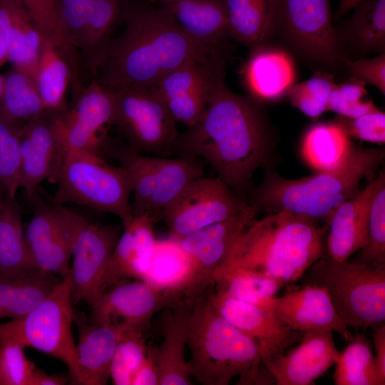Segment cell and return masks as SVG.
I'll list each match as a JSON object with an SVG mask.
<instances>
[{
	"instance_id": "cell-1",
	"label": "cell",
	"mask_w": 385,
	"mask_h": 385,
	"mask_svg": "<svg viewBox=\"0 0 385 385\" xmlns=\"http://www.w3.org/2000/svg\"><path fill=\"white\" fill-rule=\"evenodd\" d=\"M224 72L225 66L214 78L202 116L179 133L174 152L205 160L237 194L249 188L254 173L267 161L271 139L257 102L227 88Z\"/></svg>"
},
{
	"instance_id": "cell-2",
	"label": "cell",
	"mask_w": 385,
	"mask_h": 385,
	"mask_svg": "<svg viewBox=\"0 0 385 385\" xmlns=\"http://www.w3.org/2000/svg\"><path fill=\"white\" fill-rule=\"evenodd\" d=\"M123 20V30L109 42L91 78L111 93L152 89L185 63L207 61L221 54L190 37L161 7L125 9Z\"/></svg>"
},
{
	"instance_id": "cell-3",
	"label": "cell",
	"mask_w": 385,
	"mask_h": 385,
	"mask_svg": "<svg viewBox=\"0 0 385 385\" xmlns=\"http://www.w3.org/2000/svg\"><path fill=\"white\" fill-rule=\"evenodd\" d=\"M314 221L284 210L253 220L215 272L240 268L284 284L298 280L325 251L323 230Z\"/></svg>"
},
{
	"instance_id": "cell-4",
	"label": "cell",
	"mask_w": 385,
	"mask_h": 385,
	"mask_svg": "<svg viewBox=\"0 0 385 385\" xmlns=\"http://www.w3.org/2000/svg\"><path fill=\"white\" fill-rule=\"evenodd\" d=\"M187 346L190 376L200 384L227 385L235 376L241 385L274 382L256 344L218 312L208 294L190 309Z\"/></svg>"
},
{
	"instance_id": "cell-5",
	"label": "cell",
	"mask_w": 385,
	"mask_h": 385,
	"mask_svg": "<svg viewBox=\"0 0 385 385\" xmlns=\"http://www.w3.org/2000/svg\"><path fill=\"white\" fill-rule=\"evenodd\" d=\"M384 155V148L354 147L340 168L298 179H285L267 171L253 192L250 205L257 212L284 210L314 220H326L336 207L359 191L361 180L376 172Z\"/></svg>"
},
{
	"instance_id": "cell-6",
	"label": "cell",
	"mask_w": 385,
	"mask_h": 385,
	"mask_svg": "<svg viewBox=\"0 0 385 385\" xmlns=\"http://www.w3.org/2000/svg\"><path fill=\"white\" fill-rule=\"evenodd\" d=\"M103 151L117 160L129 176L133 216L148 213L158 221L161 211L191 181L204 175V165L199 158L140 154L120 140L109 137Z\"/></svg>"
},
{
	"instance_id": "cell-7",
	"label": "cell",
	"mask_w": 385,
	"mask_h": 385,
	"mask_svg": "<svg viewBox=\"0 0 385 385\" xmlns=\"http://www.w3.org/2000/svg\"><path fill=\"white\" fill-rule=\"evenodd\" d=\"M309 283L324 287L341 320L355 329L385 322V269L335 261L325 253L310 267Z\"/></svg>"
},
{
	"instance_id": "cell-8",
	"label": "cell",
	"mask_w": 385,
	"mask_h": 385,
	"mask_svg": "<svg viewBox=\"0 0 385 385\" xmlns=\"http://www.w3.org/2000/svg\"><path fill=\"white\" fill-rule=\"evenodd\" d=\"M71 274L63 277L53 292L28 314L0 324V337L18 340L62 361L74 384H83L77 348L72 333Z\"/></svg>"
},
{
	"instance_id": "cell-9",
	"label": "cell",
	"mask_w": 385,
	"mask_h": 385,
	"mask_svg": "<svg viewBox=\"0 0 385 385\" xmlns=\"http://www.w3.org/2000/svg\"><path fill=\"white\" fill-rule=\"evenodd\" d=\"M52 181L57 185L53 204L71 202L111 213L120 219L123 225L133 217L127 172L120 165H109L103 158L84 153L68 155Z\"/></svg>"
},
{
	"instance_id": "cell-10",
	"label": "cell",
	"mask_w": 385,
	"mask_h": 385,
	"mask_svg": "<svg viewBox=\"0 0 385 385\" xmlns=\"http://www.w3.org/2000/svg\"><path fill=\"white\" fill-rule=\"evenodd\" d=\"M112 93L113 126L125 144L140 154L170 156L179 135L177 122L155 92L129 88Z\"/></svg>"
},
{
	"instance_id": "cell-11",
	"label": "cell",
	"mask_w": 385,
	"mask_h": 385,
	"mask_svg": "<svg viewBox=\"0 0 385 385\" xmlns=\"http://www.w3.org/2000/svg\"><path fill=\"white\" fill-rule=\"evenodd\" d=\"M273 30L315 62L333 65L342 56L330 0H272Z\"/></svg>"
},
{
	"instance_id": "cell-12",
	"label": "cell",
	"mask_w": 385,
	"mask_h": 385,
	"mask_svg": "<svg viewBox=\"0 0 385 385\" xmlns=\"http://www.w3.org/2000/svg\"><path fill=\"white\" fill-rule=\"evenodd\" d=\"M248 205L219 177L191 181L159 215L170 237H181L242 212Z\"/></svg>"
},
{
	"instance_id": "cell-13",
	"label": "cell",
	"mask_w": 385,
	"mask_h": 385,
	"mask_svg": "<svg viewBox=\"0 0 385 385\" xmlns=\"http://www.w3.org/2000/svg\"><path fill=\"white\" fill-rule=\"evenodd\" d=\"M113 95L91 78L75 97L73 106L54 114V125L66 153L103 158L108 130L113 126Z\"/></svg>"
},
{
	"instance_id": "cell-14",
	"label": "cell",
	"mask_w": 385,
	"mask_h": 385,
	"mask_svg": "<svg viewBox=\"0 0 385 385\" xmlns=\"http://www.w3.org/2000/svg\"><path fill=\"white\" fill-rule=\"evenodd\" d=\"M123 225L91 223L78 217L70 268L73 302L90 304L101 293L103 277Z\"/></svg>"
},
{
	"instance_id": "cell-15",
	"label": "cell",
	"mask_w": 385,
	"mask_h": 385,
	"mask_svg": "<svg viewBox=\"0 0 385 385\" xmlns=\"http://www.w3.org/2000/svg\"><path fill=\"white\" fill-rule=\"evenodd\" d=\"M79 214L63 205L40 204L24 230L26 243L37 268L65 277Z\"/></svg>"
},
{
	"instance_id": "cell-16",
	"label": "cell",
	"mask_w": 385,
	"mask_h": 385,
	"mask_svg": "<svg viewBox=\"0 0 385 385\" xmlns=\"http://www.w3.org/2000/svg\"><path fill=\"white\" fill-rule=\"evenodd\" d=\"M257 212L252 205H248L235 216L179 239L192 266L190 289L191 300H196L207 287L213 284L216 270L238 236L255 219Z\"/></svg>"
},
{
	"instance_id": "cell-17",
	"label": "cell",
	"mask_w": 385,
	"mask_h": 385,
	"mask_svg": "<svg viewBox=\"0 0 385 385\" xmlns=\"http://www.w3.org/2000/svg\"><path fill=\"white\" fill-rule=\"evenodd\" d=\"M223 66L222 53L207 61H189L171 71L152 89L176 122L190 128L202 116L214 78Z\"/></svg>"
},
{
	"instance_id": "cell-18",
	"label": "cell",
	"mask_w": 385,
	"mask_h": 385,
	"mask_svg": "<svg viewBox=\"0 0 385 385\" xmlns=\"http://www.w3.org/2000/svg\"><path fill=\"white\" fill-rule=\"evenodd\" d=\"M178 303L170 292L143 280L122 282L101 292L89 304L88 320L94 324L124 323L147 329L156 312L173 309Z\"/></svg>"
},
{
	"instance_id": "cell-19",
	"label": "cell",
	"mask_w": 385,
	"mask_h": 385,
	"mask_svg": "<svg viewBox=\"0 0 385 385\" xmlns=\"http://www.w3.org/2000/svg\"><path fill=\"white\" fill-rule=\"evenodd\" d=\"M210 302L230 323L256 344L262 363L274 359L298 343L304 334L290 328L272 312L232 298L216 290Z\"/></svg>"
},
{
	"instance_id": "cell-20",
	"label": "cell",
	"mask_w": 385,
	"mask_h": 385,
	"mask_svg": "<svg viewBox=\"0 0 385 385\" xmlns=\"http://www.w3.org/2000/svg\"><path fill=\"white\" fill-rule=\"evenodd\" d=\"M54 114L46 111L22 127L20 188L30 199L36 196V189L44 180H53L66 159Z\"/></svg>"
},
{
	"instance_id": "cell-21",
	"label": "cell",
	"mask_w": 385,
	"mask_h": 385,
	"mask_svg": "<svg viewBox=\"0 0 385 385\" xmlns=\"http://www.w3.org/2000/svg\"><path fill=\"white\" fill-rule=\"evenodd\" d=\"M339 352L332 331L311 329L298 345L263 364L277 385H312L335 364Z\"/></svg>"
},
{
	"instance_id": "cell-22",
	"label": "cell",
	"mask_w": 385,
	"mask_h": 385,
	"mask_svg": "<svg viewBox=\"0 0 385 385\" xmlns=\"http://www.w3.org/2000/svg\"><path fill=\"white\" fill-rule=\"evenodd\" d=\"M384 181L382 170L363 190L340 204L328 216L325 253L332 260H346L366 245L372 201Z\"/></svg>"
},
{
	"instance_id": "cell-23",
	"label": "cell",
	"mask_w": 385,
	"mask_h": 385,
	"mask_svg": "<svg viewBox=\"0 0 385 385\" xmlns=\"http://www.w3.org/2000/svg\"><path fill=\"white\" fill-rule=\"evenodd\" d=\"M266 309L294 330L325 329L336 332L346 341L353 334L337 314L326 289L309 283L281 297H272Z\"/></svg>"
},
{
	"instance_id": "cell-24",
	"label": "cell",
	"mask_w": 385,
	"mask_h": 385,
	"mask_svg": "<svg viewBox=\"0 0 385 385\" xmlns=\"http://www.w3.org/2000/svg\"><path fill=\"white\" fill-rule=\"evenodd\" d=\"M155 222L152 215L144 213L134 215L123 225L103 277L101 292L126 279H143L157 241L153 229Z\"/></svg>"
},
{
	"instance_id": "cell-25",
	"label": "cell",
	"mask_w": 385,
	"mask_h": 385,
	"mask_svg": "<svg viewBox=\"0 0 385 385\" xmlns=\"http://www.w3.org/2000/svg\"><path fill=\"white\" fill-rule=\"evenodd\" d=\"M73 323L78 330L76 348L83 385L106 384L116 346L124 331L135 325L94 324L88 322L83 313L76 310H74Z\"/></svg>"
},
{
	"instance_id": "cell-26",
	"label": "cell",
	"mask_w": 385,
	"mask_h": 385,
	"mask_svg": "<svg viewBox=\"0 0 385 385\" xmlns=\"http://www.w3.org/2000/svg\"><path fill=\"white\" fill-rule=\"evenodd\" d=\"M163 8L192 39L215 50L229 36L223 0H160Z\"/></svg>"
},
{
	"instance_id": "cell-27",
	"label": "cell",
	"mask_w": 385,
	"mask_h": 385,
	"mask_svg": "<svg viewBox=\"0 0 385 385\" xmlns=\"http://www.w3.org/2000/svg\"><path fill=\"white\" fill-rule=\"evenodd\" d=\"M244 76L255 99L274 101L287 95L294 85V64L286 51L262 44L253 48Z\"/></svg>"
},
{
	"instance_id": "cell-28",
	"label": "cell",
	"mask_w": 385,
	"mask_h": 385,
	"mask_svg": "<svg viewBox=\"0 0 385 385\" xmlns=\"http://www.w3.org/2000/svg\"><path fill=\"white\" fill-rule=\"evenodd\" d=\"M351 139L336 120L314 124L302 136L301 158L314 173L336 170L347 162L354 150Z\"/></svg>"
},
{
	"instance_id": "cell-29",
	"label": "cell",
	"mask_w": 385,
	"mask_h": 385,
	"mask_svg": "<svg viewBox=\"0 0 385 385\" xmlns=\"http://www.w3.org/2000/svg\"><path fill=\"white\" fill-rule=\"evenodd\" d=\"M192 266L179 239L170 237L156 241L143 281L173 294L179 302H190Z\"/></svg>"
},
{
	"instance_id": "cell-30",
	"label": "cell",
	"mask_w": 385,
	"mask_h": 385,
	"mask_svg": "<svg viewBox=\"0 0 385 385\" xmlns=\"http://www.w3.org/2000/svg\"><path fill=\"white\" fill-rule=\"evenodd\" d=\"M56 274L39 270L0 274V319L21 317L42 302L59 283Z\"/></svg>"
},
{
	"instance_id": "cell-31",
	"label": "cell",
	"mask_w": 385,
	"mask_h": 385,
	"mask_svg": "<svg viewBox=\"0 0 385 385\" xmlns=\"http://www.w3.org/2000/svg\"><path fill=\"white\" fill-rule=\"evenodd\" d=\"M193 303L180 302L173 308L165 338L156 349L159 385H192L188 361V319Z\"/></svg>"
},
{
	"instance_id": "cell-32",
	"label": "cell",
	"mask_w": 385,
	"mask_h": 385,
	"mask_svg": "<svg viewBox=\"0 0 385 385\" xmlns=\"http://www.w3.org/2000/svg\"><path fill=\"white\" fill-rule=\"evenodd\" d=\"M125 11L122 0H93L79 49L82 68L92 77Z\"/></svg>"
},
{
	"instance_id": "cell-33",
	"label": "cell",
	"mask_w": 385,
	"mask_h": 385,
	"mask_svg": "<svg viewBox=\"0 0 385 385\" xmlns=\"http://www.w3.org/2000/svg\"><path fill=\"white\" fill-rule=\"evenodd\" d=\"M37 270L26 241L20 209L15 199L6 195L0 208V274Z\"/></svg>"
},
{
	"instance_id": "cell-34",
	"label": "cell",
	"mask_w": 385,
	"mask_h": 385,
	"mask_svg": "<svg viewBox=\"0 0 385 385\" xmlns=\"http://www.w3.org/2000/svg\"><path fill=\"white\" fill-rule=\"evenodd\" d=\"M272 0H223L229 36L252 48L272 34Z\"/></svg>"
},
{
	"instance_id": "cell-35",
	"label": "cell",
	"mask_w": 385,
	"mask_h": 385,
	"mask_svg": "<svg viewBox=\"0 0 385 385\" xmlns=\"http://www.w3.org/2000/svg\"><path fill=\"white\" fill-rule=\"evenodd\" d=\"M11 31L8 61L36 82L43 37L20 0H9Z\"/></svg>"
},
{
	"instance_id": "cell-36",
	"label": "cell",
	"mask_w": 385,
	"mask_h": 385,
	"mask_svg": "<svg viewBox=\"0 0 385 385\" xmlns=\"http://www.w3.org/2000/svg\"><path fill=\"white\" fill-rule=\"evenodd\" d=\"M71 78L66 58L52 41L43 38L36 85L46 111L60 113L68 108L66 95Z\"/></svg>"
},
{
	"instance_id": "cell-37",
	"label": "cell",
	"mask_w": 385,
	"mask_h": 385,
	"mask_svg": "<svg viewBox=\"0 0 385 385\" xmlns=\"http://www.w3.org/2000/svg\"><path fill=\"white\" fill-rule=\"evenodd\" d=\"M216 290L246 303L266 309L270 300L285 284L264 274L240 268L215 272Z\"/></svg>"
},
{
	"instance_id": "cell-38",
	"label": "cell",
	"mask_w": 385,
	"mask_h": 385,
	"mask_svg": "<svg viewBox=\"0 0 385 385\" xmlns=\"http://www.w3.org/2000/svg\"><path fill=\"white\" fill-rule=\"evenodd\" d=\"M93 0H58L61 36L71 68L74 97L85 86L81 82L79 49Z\"/></svg>"
},
{
	"instance_id": "cell-39",
	"label": "cell",
	"mask_w": 385,
	"mask_h": 385,
	"mask_svg": "<svg viewBox=\"0 0 385 385\" xmlns=\"http://www.w3.org/2000/svg\"><path fill=\"white\" fill-rule=\"evenodd\" d=\"M36 82L14 68L4 76V87L0 98V117L25 123L46 111Z\"/></svg>"
},
{
	"instance_id": "cell-40",
	"label": "cell",
	"mask_w": 385,
	"mask_h": 385,
	"mask_svg": "<svg viewBox=\"0 0 385 385\" xmlns=\"http://www.w3.org/2000/svg\"><path fill=\"white\" fill-rule=\"evenodd\" d=\"M335 363V385H379L370 341L363 334L353 335Z\"/></svg>"
},
{
	"instance_id": "cell-41",
	"label": "cell",
	"mask_w": 385,
	"mask_h": 385,
	"mask_svg": "<svg viewBox=\"0 0 385 385\" xmlns=\"http://www.w3.org/2000/svg\"><path fill=\"white\" fill-rule=\"evenodd\" d=\"M348 22L349 38L367 51L385 48V0H364L356 5Z\"/></svg>"
},
{
	"instance_id": "cell-42",
	"label": "cell",
	"mask_w": 385,
	"mask_h": 385,
	"mask_svg": "<svg viewBox=\"0 0 385 385\" xmlns=\"http://www.w3.org/2000/svg\"><path fill=\"white\" fill-rule=\"evenodd\" d=\"M145 329L130 326L123 333L114 352L110 378L115 385H132L133 377L145 357L148 344Z\"/></svg>"
},
{
	"instance_id": "cell-43",
	"label": "cell",
	"mask_w": 385,
	"mask_h": 385,
	"mask_svg": "<svg viewBox=\"0 0 385 385\" xmlns=\"http://www.w3.org/2000/svg\"><path fill=\"white\" fill-rule=\"evenodd\" d=\"M24 124L0 117V185L11 199H15L20 188L21 135Z\"/></svg>"
},
{
	"instance_id": "cell-44",
	"label": "cell",
	"mask_w": 385,
	"mask_h": 385,
	"mask_svg": "<svg viewBox=\"0 0 385 385\" xmlns=\"http://www.w3.org/2000/svg\"><path fill=\"white\" fill-rule=\"evenodd\" d=\"M354 262L371 267L385 269V181L379 187L372 201L367 242Z\"/></svg>"
},
{
	"instance_id": "cell-45",
	"label": "cell",
	"mask_w": 385,
	"mask_h": 385,
	"mask_svg": "<svg viewBox=\"0 0 385 385\" xmlns=\"http://www.w3.org/2000/svg\"><path fill=\"white\" fill-rule=\"evenodd\" d=\"M335 85L331 75L317 73L305 81L294 84L287 96L294 107L316 119L327 111L328 98Z\"/></svg>"
},
{
	"instance_id": "cell-46",
	"label": "cell",
	"mask_w": 385,
	"mask_h": 385,
	"mask_svg": "<svg viewBox=\"0 0 385 385\" xmlns=\"http://www.w3.org/2000/svg\"><path fill=\"white\" fill-rule=\"evenodd\" d=\"M18 340L0 337V384L30 385L36 366L26 356Z\"/></svg>"
},
{
	"instance_id": "cell-47",
	"label": "cell",
	"mask_w": 385,
	"mask_h": 385,
	"mask_svg": "<svg viewBox=\"0 0 385 385\" xmlns=\"http://www.w3.org/2000/svg\"><path fill=\"white\" fill-rule=\"evenodd\" d=\"M43 37L52 41L66 58L61 36L58 0H20Z\"/></svg>"
},
{
	"instance_id": "cell-48",
	"label": "cell",
	"mask_w": 385,
	"mask_h": 385,
	"mask_svg": "<svg viewBox=\"0 0 385 385\" xmlns=\"http://www.w3.org/2000/svg\"><path fill=\"white\" fill-rule=\"evenodd\" d=\"M335 120L351 138L377 144L385 142V113L379 109L354 118L339 115Z\"/></svg>"
},
{
	"instance_id": "cell-49",
	"label": "cell",
	"mask_w": 385,
	"mask_h": 385,
	"mask_svg": "<svg viewBox=\"0 0 385 385\" xmlns=\"http://www.w3.org/2000/svg\"><path fill=\"white\" fill-rule=\"evenodd\" d=\"M346 63L353 77L363 81L366 84L376 87L385 94V54L384 52L370 59H347Z\"/></svg>"
},
{
	"instance_id": "cell-50",
	"label": "cell",
	"mask_w": 385,
	"mask_h": 385,
	"mask_svg": "<svg viewBox=\"0 0 385 385\" xmlns=\"http://www.w3.org/2000/svg\"><path fill=\"white\" fill-rule=\"evenodd\" d=\"M378 109L371 99L358 102H351L343 99L335 86L327 101V111L334 112L339 116L349 118H357Z\"/></svg>"
},
{
	"instance_id": "cell-51",
	"label": "cell",
	"mask_w": 385,
	"mask_h": 385,
	"mask_svg": "<svg viewBox=\"0 0 385 385\" xmlns=\"http://www.w3.org/2000/svg\"><path fill=\"white\" fill-rule=\"evenodd\" d=\"M156 349L154 343L148 344L145 357L133 377L132 385H159Z\"/></svg>"
},
{
	"instance_id": "cell-52",
	"label": "cell",
	"mask_w": 385,
	"mask_h": 385,
	"mask_svg": "<svg viewBox=\"0 0 385 385\" xmlns=\"http://www.w3.org/2000/svg\"><path fill=\"white\" fill-rule=\"evenodd\" d=\"M11 31V10L9 0H0V66L8 61Z\"/></svg>"
},
{
	"instance_id": "cell-53",
	"label": "cell",
	"mask_w": 385,
	"mask_h": 385,
	"mask_svg": "<svg viewBox=\"0 0 385 385\" xmlns=\"http://www.w3.org/2000/svg\"><path fill=\"white\" fill-rule=\"evenodd\" d=\"M373 329V344L375 349V363L379 385L385 384V324Z\"/></svg>"
},
{
	"instance_id": "cell-54",
	"label": "cell",
	"mask_w": 385,
	"mask_h": 385,
	"mask_svg": "<svg viewBox=\"0 0 385 385\" xmlns=\"http://www.w3.org/2000/svg\"><path fill=\"white\" fill-rule=\"evenodd\" d=\"M365 86L366 83L363 81L353 77L345 82L336 84L335 88L343 99L351 102H358L362 101L366 94Z\"/></svg>"
},
{
	"instance_id": "cell-55",
	"label": "cell",
	"mask_w": 385,
	"mask_h": 385,
	"mask_svg": "<svg viewBox=\"0 0 385 385\" xmlns=\"http://www.w3.org/2000/svg\"><path fill=\"white\" fill-rule=\"evenodd\" d=\"M68 377L63 375L47 374L36 367L34 370L30 385H64Z\"/></svg>"
},
{
	"instance_id": "cell-56",
	"label": "cell",
	"mask_w": 385,
	"mask_h": 385,
	"mask_svg": "<svg viewBox=\"0 0 385 385\" xmlns=\"http://www.w3.org/2000/svg\"><path fill=\"white\" fill-rule=\"evenodd\" d=\"M364 0H340L334 18H339L353 9Z\"/></svg>"
},
{
	"instance_id": "cell-57",
	"label": "cell",
	"mask_w": 385,
	"mask_h": 385,
	"mask_svg": "<svg viewBox=\"0 0 385 385\" xmlns=\"http://www.w3.org/2000/svg\"><path fill=\"white\" fill-rule=\"evenodd\" d=\"M4 87V76H2L0 74V98L3 93Z\"/></svg>"
},
{
	"instance_id": "cell-58",
	"label": "cell",
	"mask_w": 385,
	"mask_h": 385,
	"mask_svg": "<svg viewBox=\"0 0 385 385\" xmlns=\"http://www.w3.org/2000/svg\"><path fill=\"white\" fill-rule=\"evenodd\" d=\"M0 186H1V185H0ZM6 195H5V196H6ZM4 198H5V197H1V195H0V208L1 207V206H2L3 203H4Z\"/></svg>"
},
{
	"instance_id": "cell-59",
	"label": "cell",
	"mask_w": 385,
	"mask_h": 385,
	"mask_svg": "<svg viewBox=\"0 0 385 385\" xmlns=\"http://www.w3.org/2000/svg\"><path fill=\"white\" fill-rule=\"evenodd\" d=\"M153 1H160V0H153Z\"/></svg>"
},
{
	"instance_id": "cell-60",
	"label": "cell",
	"mask_w": 385,
	"mask_h": 385,
	"mask_svg": "<svg viewBox=\"0 0 385 385\" xmlns=\"http://www.w3.org/2000/svg\"><path fill=\"white\" fill-rule=\"evenodd\" d=\"M1 385V384H0Z\"/></svg>"
}]
</instances>
